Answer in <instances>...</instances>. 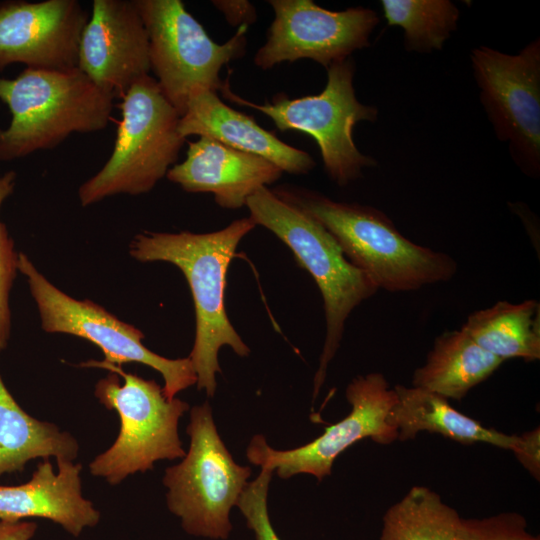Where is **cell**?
I'll list each match as a JSON object with an SVG mask.
<instances>
[{
  "instance_id": "6da1fadb",
  "label": "cell",
  "mask_w": 540,
  "mask_h": 540,
  "mask_svg": "<svg viewBox=\"0 0 540 540\" xmlns=\"http://www.w3.org/2000/svg\"><path fill=\"white\" fill-rule=\"evenodd\" d=\"M256 224L250 217L233 221L210 233L144 231L129 245V254L139 262H167L185 276L195 308V339L188 356L197 377L198 390L208 397L216 392L221 373L218 352L229 346L240 357L250 348L231 324L225 308L226 275L235 251Z\"/></svg>"
},
{
  "instance_id": "7a4b0ae2",
  "label": "cell",
  "mask_w": 540,
  "mask_h": 540,
  "mask_svg": "<svg viewBox=\"0 0 540 540\" xmlns=\"http://www.w3.org/2000/svg\"><path fill=\"white\" fill-rule=\"evenodd\" d=\"M272 191L318 221L347 259L378 289L414 291L446 282L458 270L453 257L412 242L377 208L334 201L320 192L294 185H281Z\"/></svg>"
},
{
  "instance_id": "3957f363",
  "label": "cell",
  "mask_w": 540,
  "mask_h": 540,
  "mask_svg": "<svg viewBox=\"0 0 540 540\" xmlns=\"http://www.w3.org/2000/svg\"><path fill=\"white\" fill-rule=\"evenodd\" d=\"M114 99L78 68H26L15 78H0V101L11 114L9 125L0 127V161L53 149L72 133L103 130Z\"/></svg>"
},
{
  "instance_id": "277c9868",
  "label": "cell",
  "mask_w": 540,
  "mask_h": 540,
  "mask_svg": "<svg viewBox=\"0 0 540 540\" xmlns=\"http://www.w3.org/2000/svg\"><path fill=\"white\" fill-rule=\"evenodd\" d=\"M245 206L256 226L265 227L290 248L322 295L326 334L313 381L315 400L339 349L346 320L379 289L347 259L334 237L318 221L282 200L268 187L256 191Z\"/></svg>"
},
{
  "instance_id": "5b68a950",
  "label": "cell",
  "mask_w": 540,
  "mask_h": 540,
  "mask_svg": "<svg viewBox=\"0 0 540 540\" xmlns=\"http://www.w3.org/2000/svg\"><path fill=\"white\" fill-rule=\"evenodd\" d=\"M84 367L109 371L94 394L120 418V432L112 446L89 464L92 475L116 485L128 475L153 469L158 460L183 458L186 454L178 435L179 419L189 404L168 399L154 380L128 373L104 360H89Z\"/></svg>"
},
{
  "instance_id": "8992f818",
  "label": "cell",
  "mask_w": 540,
  "mask_h": 540,
  "mask_svg": "<svg viewBox=\"0 0 540 540\" xmlns=\"http://www.w3.org/2000/svg\"><path fill=\"white\" fill-rule=\"evenodd\" d=\"M121 121L112 154L78 190L83 207L116 194L151 191L175 165L185 138L181 116L163 95L155 78L135 82L121 98Z\"/></svg>"
},
{
  "instance_id": "52a82bcc",
  "label": "cell",
  "mask_w": 540,
  "mask_h": 540,
  "mask_svg": "<svg viewBox=\"0 0 540 540\" xmlns=\"http://www.w3.org/2000/svg\"><path fill=\"white\" fill-rule=\"evenodd\" d=\"M326 70L325 88L317 95L289 98L277 94L271 102L257 104L233 93L228 80L220 91L225 99L265 114L282 132L310 135L320 149L327 175L344 187L359 179L364 168L376 165L373 158L358 150L353 128L360 121L374 122L378 110L358 101L353 84L355 64L351 58L333 63Z\"/></svg>"
},
{
  "instance_id": "ba28073f",
  "label": "cell",
  "mask_w": 540,
  "mask_h": 540,
  "mask_svg": "<svg viewBox=\"0 0 540 540\" xmlns=\"http://www.w3.org/2000/svg\"><path fill=\"white\" fill-rule=\"evenodd\" d=\"M186 433L188 452L163 477L167 506L188 534L225 540L233 528L231 509L248 483L251 468L234 461L208 401L191 408Z\"/></svg>"
},
{
  "instance_id": "9c48e42d",
  "label": "cell",
  "mask_w": 540,
  "mask_h": 540,
  "mask_svg": "<svg viewBox=\"0 0 540 540\" xmlns=\"http://www.w3.org/2000/svg\"><path fill=\"white\" fill-rule=\"evenodd\" d=\"M149 40V60L163 95L182 117L198 90L220 91V71L246 53L248 26L213 41L181 0H135Z\"/></svg>"
},
{
  "instance_id": "30bf717a",
  "label": "cell",
  "mask_w": 540,
  "mask_h": 540,
  "mask_svg": "<svg viewBox=\"0 0 540 540\" xmlns=\"http://www.w3.org/2000/svg\"><path fill=\"white\" fill-rule=\"evenodd\" d=\"M18 271L26 278L45 332L84 338L102 350L107 363L122 366L137 362L155 369L163 377V393L168 399L196 384L189 357L169 359L152 352L143 344L141 330L119 320L93 301L67 295L22 252L18 253Z\"/></svg>"
},
{
  "instance_id": "8fae6325",
  "label": "cell",
  "mask_w": 540,
  "mask_h": 540,
  "mask_svg": "<svg viewBox=\"0 0 540 540\" xmlns=\"http://www.w3.org/2000/svg\"><path fill=\"white\" fill-rule=\"evenodd\" d=\"M472 71L498 140L527 176L540 174V39L517 54L487 46L471 51Z\"/></svg>"
},
{
  "instance_id": "7c38bea8",
  "label": "cell",
  "mask_w": 540,
  "mask_h": 540,
  "mask_svg": "<svg viewBox=\"0 0 540 540\" xmlns=\"http://www.w3.org/2000/svg\"><path fill=\"white\" fill-rule=\"evenodd\" d=\"M345 395L351 411L319 437L294 449L276 450L263 435L257 434L246 449L249 462L273 470L281 479L309 474L321 481L331 474L335 459L355 442L371 438L376 443L389 444L397 440L396 430L387 422L397 397L383 374L373 372L355 377Z\"/></svg>"
},
{
  "instance_id": "4fadbf2b",
  "label": "cell",
  "mask_w": 540,
  "mask_h": 540,
  "mask_svg": "<svg viewBox=\"0 0 540 540\" xmlns=\"http://www.w3.org/2000/svg\"><path fill=\"white\" fill-rule=\"evenodd\" d=\"M274 19L254 64L271 69L283 62L313 60L326 69L369 46L379 23L377 13L365 7L330 11L312 0H270Z\"/></svg>"
},
{
  "instance_id": "5bb4252c",
  "label": "cell",
  "mask_w": 540,
  "mask_h": 540,
  "mask_svg": "<svg viewBox=\"0 0 540 540\" xmlns=\"http://www.w3.org/2000/svg\"><path fill=\"white\" fill-rule=\"evenodd\" d=\"M88 20L77 0L0 2V72L15 63L48 71L77 68Z\"/></svg>"
},
{
  "instance_id": "9a60e30c",
  "label": "cell",
  "mask_w": 540,
  "mask_h": 540,
  "mask_svg": "<svg viewBox=\"0 0 540 540\" xmlns=\"http://www.w3.org/2000/svg\"><path fill=\"white\" fill-rule=\"evenodd\" d=\"M77 68L120 99L149 75V40L135 0L93 1L79 42Z\"/></svg>"
},
{
  "instance_id": "2e32d148",
  "label": "cell",
  "mask_w": 540,
  "mask_h": 540,
  "mask_svg": "<svg viewBox=\"0 0 540 540\" xmlns=\"http://www.w3.org/2000/svg\"><path fill=\"white\" fill-rule=\"evenodd\" d=\"M282 170L255 154L199 137L188 143L186 158L167 172L169 181L190 193H212L217 205L238 209L262 187L274 183Z\"/></svg>"
},
{
  "instance_id": "e0dca14e",
  "label": "cell",
  "mask_w": 540,
  "mask_h": 540,
  "mask_svg": "<svg viewBox=\"0 0 540 540\" xmlns=\"http://www.w3.org/2000/svg\"><path fill=\"white\" fill-rule=\"evenodd\" d=\"M178 129L185 139L197 135L216 140L263 157L289 174H307L316 165L309 153L283 142L251 116L228 106L214 91L198 90L190 96Z\"/></svg>"
},
{
  "instance_id": "ac0fdd59",
  "label": "cell",
  "mask_w": 540,
  "mask_h": 540,
  "mask_svg": "<svg viewBox=\"0 0 540 540\" xmlns=\"http://www.w3.org/2000/svg\"><path fill=\"white\" fill-rule=\"evenodd\" d=\"M55 473L48 459L39 463L31 479L18 486H0V520L28 517L49 519L73 536L95 526L100 513L81 493V464L58 462Z\"/></svg>"
},
{
  "instance_id": "d6986e66",
  "label": "cell",
  "mask_w": 540,
  "mask_h": 540,
  "mask_svg": "<svg viewBox=\"0 0 540 540\" xmlns=\"http://www.w3.org/2000/svg\"><path fill=\"white\" fill-rule=\"evenodd\" d=\"M396 402L387 422L397 432V440L406 441L420 432L441 434L462 444L486 443L512 451L519 436L488 428L459 412L443 396L419 387L396 385Z\"/></svg>"
},
{
  "instance_id": "ffe728a7",
  "label": "cell",
  "mask_w": 540,
  "mask_h": 540,
  "mask_svg": "<svg viewBox=\"0 0 540 540\" xmlns=\"http://www.w3.org/2000/svg\"><path fill=\"white\" fill-rule=\"evenodd\" d=\"M502 363L463 330L447 331L435 339L426 362L415 370L412 385L448 400H461Z\"/></svg>"
},
{
  "instance_id": "44dd1931",
  "label": "cell",
  "mask_w": 540,
  "mask_h": 540,
  "mask_svg": "<svg viewBox=\"0 0 540 540\" xmlns=\"http://www.w3.org/2000/svg\"><path fill=\"white\" fill-rule=\"evenodd\" d=\"M78 449L71 434L27 414L0 377V476L21 472L29 460L39 457L73 461Z\"/></svg>"
},
{
  "instance_id": "7402d4cb",
  "label": "cell",
  "mask_w": 540,
  "mask_h": 540,
  "mask_svg": "<svg viewBox=\"0 0 540 540\" xmlns=\"http://www.w3.org/2000/svg\"><path fill=\"white\" fill-rule=\"evenodd\" d=\"M461 330L482 349L503 361L540 358V304L537 300L498 301L470 314Z\"/></svg>"
},
{
  "instance_id": "603a6c76",
  "label": "cell",
  "mask_w": 540,
  "mask_h": 540,
  "mask_svg": "<svg viewBox=\"0 0 540 540\" xmlns=\"http://www.w3.org/2000/svg\"><path fill=\"white\" fill-rule=\"evenodd\" d=\"M462 519L425 486H413L385 512L380 540H462Z\"/></svg>"
},
{
  "instance_id": "cb8c5ba5",
  "label": "cell",
  "mask_w": 540,
  "mask_h": 540,
  "mask_svg": "<svg viewBox=\"0 0 540 540\" xmlns=\"http://www.w3.org/2000/svg\"><path fill=\"white\" fill-rule=\"evenodd\" d=\"M381 7L387 24L403 29L408 52L441 50L459 19L449 0H382Z\"/></svg>"
},
{
  "instance_id": "d4e9b609",
  "label": "cell",
  "mask_w": 540,
  "mask_h": 540,
  "mask_svg": "<svg viewBox=\"0 0 540 540\" xmlns=\"http://www.w3.org/2000/svg\"><path fill=\"white\" fill-rule=\"evenodd\" d=\"M16 173L8 171L0 175V209L4 201L13 193ZM18 271V252L9 236L5 224L0 220V352L8 344L11 333V311L9 295Z\"/></svg>"
},
{
  "instance_id": "484cf974",
  "label": "cell",
  "mask_w": 540,
  "mask_h": 540,
  "mask_svg": "<svg viewBox=\"0 0 540 540\" xmlns=\"http://www.w3.org/2000/svg\"><path fill=\"white\" fill-rule=\"evenodd\" d=\"M273 473L271 469L261 468L258 476L248 481L236 504L255 540H281L271 524L268 513L267 500Z\"/></svg>"
},
{
  "instance_id": "4316f807",
  "label": "cell",
  "mask_w": 540,
  "mask_h": 540,
  "mask_svg": "<svg viewBox=\"0 0 540 540\" xmlns=\"http://www.w3.org/2000/svg\"><path fill=\"white\" fill-rule=\"evenodd\" d=\"M462 540H540L527 530L526 519L516 512L486 518L462 519Z\"/></svg>"
},
{
  "instance_id": "83f0119b",
  "label": "cell",
  "mask_w": 540,
  "mask_h": 540,
  "mask_svg": "<svg viewBox=\"0 0 540 540\" xmlns=\"http://www.w3.org/2000/svg\"><path fill=\"white\" fill-rule=\"evenodd\" d=\"M518 461L536 479L540 478V431L539 427L519 436L512 450Z\"/></svg>"
},
{
  "instance_id": "f1b7e54d",
  "label": "cell",
  "mask_w": 540,
  "mask_h": 540,
  "mask_svg": "<svg viewBox=\"0 0 540 540\" xmlns=\"http://www.w3.org/2000/svg\"><path fill=\"white\" fill-rule=\"evenodd\" d=\"M212 4L233 27H249L257 19L255 6L247 0H215Z\"/></svg>"
},
{
  "instance_id": "f546056e",
  "label": "cell",
  "mask_w": 540,
  "mask_h": 540,
  "mask_svg": "<svg viewBox=\"0 0 540 540\" xmlns=\"http://www.w3.org/2000/svg\"><path fill=\"white\" fill-rule=\"evenodd\" d=\"M37 525L34 522H8L0 520V540H29Z\"/></svg>"
}]
</instances>
